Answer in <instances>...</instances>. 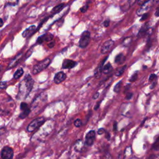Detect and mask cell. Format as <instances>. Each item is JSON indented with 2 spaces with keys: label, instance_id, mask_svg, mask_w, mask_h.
I'll use <instances>...</instances> for the list:
<instances>
[{
  "label": "cell",
  "instance_id": "cell-13",
  "mask_svg": "<svg viewBox=\"0 0 159 159\" xmlns=\"http://www.w3.org/2000/svg\"><path fill=\"white\" fill-rule=\"evenodd\" d=\"M77 65V63L72 60L65 59L62 63V69H72Z\"/></svg>",
  "mask_w": 159,
  "mask_h": 159
},
{
  "label": "cell",
  "instance_id": "cell-7",
  "mask_svg": "<svg viewBox=\"0 0 159 159\" xmlns=\"http://www.w3.org/2000/svg\"><path fill=\"white\" fill-rule=\"evenodd\" d=\"M1 155L3 159H13L14 155L13 150L10 147L6 146L2 149Z\"/></svg>",
  "mask_w": 159,
  "mask_h": 159
},
{
  "label": "cell",
  "instance_id": "cell-17",
  "mask_svg": "<svg viewBox=\"0 0 159 159\" xmlns=\"http://www.w3.org/2000/svg\"><path fill=\"white\" fill-rule=\"evenodd\" d=\"M65 4L64 3H61V4H58L57 6H55L52 10V13L53 14H55L60 13L65 7Z\"/></svg>",
  "mask_w": 159,
  "mask_h": 159
},
{
  "label": "cell",
  "instance_id": "cell-31",
  "mask_svg": "<svg viewBox=\"0 0 159 159\" xmlns=\"http://www.w3.org/2000/svg\"><path fill=\"white\" fill-rule=\"evenodd\" d=\"M156 77H157V76H156L155 74H151V75H150L149 80L150 81H152L154 80H155L156 78Z\"/></svg>",
  "mask_w": 159,
  "mask_h": 159
},
{
  "label": "cell",
  "instance_id": "cell-45",
  "mask_svg": "<svg viewBox=\"0 0 159 159\" xmlns=\"http://www.w3.org/2000/svg\"><path fill=\"white\" fill-rule=\"evenodd\" d=\"M0 21H1V24L0 25H1V27H2L3 26V19H0Z\"/></svg>",
  "mask_w": 159,
  "mask_h": 159
},
{
  "label": "cell",
  "instance_id": "cell-10",
  "mask_svg": "<svg viewBox=\"0 0 159 159\" xmlns=\"http://www.w3.org/2000/svg\"><path fill=\"white\" fill-rule=\"evenodd\" d=\"M53 39H54V36L52 34L47 33V34H43V36L39 37L37 40V43L39 44H43L44 42L52 41Z\"/></svg>",
  "mask_w": 159,
  "mask_h": 159
},
{
  "label": "cell",
  "instance_id": "cell-32",
  "mask_svg": "<svg viewBox=\"0 0 159 159\" xmlns=\"http://www.w3.org/2000/svg\"><path fill=\"white\" fill-rule=\"evenodd\" d=\"M110 19H107V20L105 21V22H103L104 26L105 28H107L109 26H110Z\"/></svg>",
  "mask_w": 159,
  "mask_h": 159
},
{
  "label": "cell",
  "instance_id": "cell-35",
  "mask_svg": "<svg viewBox=\"0 0 159 159\" xmlns=\"http://www.w3.org/2000/svg\"><path fill=\"white\" fill-rule=\"evenodd\" d=\"M55 43L54 41H50V43L48 44V47L49 48H53L54 46H55Z\"/></svg>",
  "mask_w": 159,
  "mask_h": 159
},
{
  "label": "cell",
  "instance_id": "cell-37",
  "mask_svg": "<svg viewBox=\"0 0 159 159\" xmlns=\"http://www.w3.org/2000/svg\"><path fill=\"white\" fill-rule=\"evenodd\" d=\"M103 159H112V157L111 155H110V154H109V153H106L104 157H103Z\"/></svg>",
  "mask_w": 159,
  "mask_h": 159
},
{
  "label": "cell",
  "instance_id": "cell-24",
  "mask_svg": "<svg viewBox=\"0 0 159 159\" xmlns=\"http://www.w3.org/2000/svg\"><path fill=\"white\" fill-rule=\"evenodd\" d=\"M19 3V0H7V2L6 3V6H15L17 5Z\"/></svg>",
  "mask_w": 159,
  "mask_h": 159
},
{
  "label": "cell",
  "instance_id": "cell-11",
  "mask_svg": "<svg viewBox=\"0 0 159 159\" xmlns=\"http://www.w3.org/2000/svg\"><path fill=\"white\" fill-rule=\"evenodd\" d=\"M37 29L36 26L35 25H32L30 27L28 28L26 30H25L22 34V36L24 38H29L31 37L34 33H35L36 30Z\"/></svg>",
  "mask_w": 159,
  "mask_h": 159
},
{
  "label": "cell",
  "instance_id": "cell-23",
  "mask_svg": "<svg viewBox=\"0 0 159 159\" xmlns=\"http://www.w3.org/2000/svg\"><path fill=\"white\" fill-rule=\"evenodd\" d=\"M132 42V37H125L122 42V45L124 47H129L131 43Z\"/></svg>",
  "mask_w": 159,
  "mask_h": 159
},
{
  "label": "cell",
  "instance_id": "cell-15",
  "mask_svg": "<svg viewBox=\"0 0 159 159\" xmlns=\"http://www.w3.org/2000/svg\"><path fill=\"white\" fill-rule=\"evenodd\" d=\"M22 53H20L19 54H18L17 55H16L13 59L11 60V61L10 62L9 65H8V69H12V68H14V66H16V65H17L20 60L22 58Z\"/></svg>",
  "mask_w": 159,
  "mask_h": 159
},
{
  "label": "cell",
  "instance_id": "cell-16",
  "mask_svg": "<svg viewBox=\"0 0 159 159\" xmlns=\"http://www.w3.org/2000/svg\"><path fill=\"white\" fill-rule=\"evenodd\" d=\"M83 148H84V143L81 140H78L74 144V149L78 152H81Z\"/></svg>",
  "mask_w": 159,
  "mask_h": 159
},
{
  "label": "cell",
  "instance_id": "cell-41",
  "mask_svg": "<svg viewBox=\"0 0 159 159\" xmlns=\"http://www.w3.org/2000/svg\"><path fill=\"white\" fill-rule=\"evenodd\" d=\"M155 16L156 17H159V6L157 8V10L155 13Z\"/></svg>",
  "mask_w": 159,
  "mask_h": 159
},
{
  "label": "cell",
  "instance_id": "cell-21",
  "mask_svg": "<svg viewBox=\"0 0 159 159\" xmlns=\"http://www.w3.org/2000/svg\"><path fill=\"white\" fill-rule=\"evenodd\" d=\"M24 74V70L22 69H19L17 70L16 71V72L14 74V78L16 80H18L19 78H20V77H21L22 76V75Z\"/></svg>",
  "mask_w": 159,
  "mask_h": 159
},
{
  "label": "cell",
  "instance_id": "cell-46",
  "mask_svg": "<svg viewBox=\"0 0 159 159\" xmlns=\"http://www.w3.org/2000/svg\"><path fill=\"white\" fill-rule=\"evenodd\" d=\"M154 1V3H158L159 1V0H153Z\"/></svg>",
  "mask_w": 159,
  "mask_h": 159
},
{
  "label": "cell",
  "instance_id": "cell-30",
  "mask_svg": "<svg viewBox=\"0 0 159 159\" xmlns=\"http://www.w3.org/2000/svg\"><path fill=\"white\" fill-rule=\"evenodd\" d=\"M88 8V4H86V5L83 6V7H81L80 11H81V13H85V12L87 11Z\"/></svg>",
  "mask_w": 159,
  "mask_h": 159
},
{
  "label": "cell",
  "instance_id": "cell-8",
  "mask_svg": "<svg viewBox=\"0 0 159 159\" xmlns=\"http://www.w3.org/2000/svg\"><path fill=\"white\" fill-rule=\"evenodd\" d=\"M114 44V42L111 40L109 39L105 42V43L103 44L102 48H101V53L102 54H106L110 52L111 49L113 47V46Z\"/></svg>",
  "mask_w": 159,
  "mask_h": 159
},
{
  "label": "cell",
  "instance_id": "cell-42",
  "mask_svg": "<svg viewBox=\"0 0 159 159\" xmlns=\"http://www.w3.org/2000/svg\"><path fill=\"white\" fill-rule=\"evenodd\" d=\"M99 96V93H98V92H96V93L93 95V99H98Z\"/></svg>",
  "mask_w": 159,
  "mask_h": 159
},
{
  "label": "cell",
  "instance_id": "cell-9",
  "mask_svg": "<svg viewBox=\"0 0 159 159\" xmlns=\"http://www.w3.org/2000/svg\"><path fill=\"white\" fill-rule=\"evenodd\" d=\"M96 137V132L95 131L92 130L87 133L85 137V144L88 146H91L94 144Z\"/></svg>",
  "mask_w": 159,
  "mask_h": 159
},
{
  "label": "cell",
  "instance_id": "cell-44",
  "mask_svg": "<svg viewBox=\"0 0 159 159\" xmlns=\"http://www.w3.org/2000/svg\"><path fill=\"white\" fill-rule=\"evenodd\" d=\"M114 130L116 131L117 130V122H115L114 123Z\"/></svg>",
  "mask_w": 159,
  "mask_h": 159
},
{
  "label": "cell",
  "instance_id": "cell-19",
  "mask_svg": "<svg viewBox=\"0 0 159 159\" xmlns=\"http://www.w3.org/2000/svg\"><path fill=\"white\" fill-rule=\"evenodd\" d=\"M113 70V66L110 63H107L105 65H104L103 69V73L105 74H108L111 72Z\"/></svg>",
  "mask_w": 159,
  "mask_h": 159
},
{
  "label": "cell",
  "instance_id": "cell-12",
  "mask_svg": "<svg viewBox=\"0 0 159 159\" xmlns=\"http://www.w3.org/2000/svg\"><path fill=\"white\" fill-rule=\"evenodd\" d=\"M107 57H106L105 58H104V59L99 63V64L97 66V68L96 69V70L95 71V77H96V78H99L100 77H101L102 73L103 72L104 63L106 62V60H107Z\"/></svg>",
  "mask_w": 159,
  "mask_h": 159
},
{
  "label": "cell",
  "instance_id": "cell-1",
  "mask_svg": "<svg viewBox=\"0 0 159 159\" xmlns=\"http://www.w3.org/2000/svg\"><path fill=\"white\" fill-rule=\"evenodd\" d=\"M34 80L32 78L30 75H27L25 78L20 83L19 88V93L18 99H22L29 95L34 86Z\"/></svg>",
  "mask_w": 159,
  "mask_h": 159
},
{
  "label": "cell",
  "instance_id": "cell-6",
  "mask_svg": "<svg viewBox=\"0 0 159 159\" xmlns=\"http://www.w3.org/2000/svg\"><path fill=\"white\" fill-rule=\"evenodd\" d=\"M153 4H154L153 0H149V1H148L144 4H142L136 12L137 16H141L146 14L150 9V7H152Z\"/></svg>",
  "mask_w": 159,
  "mask_h": 159
},
{
  "label": "cell",
  "instance_id": "cell-33",
  "mask_svg": "<svg viewBox=\"0 0 159 159\" xmlns=\"http://www.w3.org/2000/svg\"><path fill=\"white\" fill-rule=\"evenodd\" d=\"M148 1H149V0H138L137 3H138L139 5L142 6V4H144V3H146V2H147Z\"/></svg>",
  "mask_w": 159,
  "mask_h": 159
},
{
  "label": "cell",
  "instance_id": "cell-43",
  "mask_svg": "<svg viewBox=\"0 0 159 159\" xmlns=\"http://www.w3.org/2000/svg\"><path fill=\"white\" fill-rule=\"evenodd\" d=\"M156 84H157V83H156V82H153L152 85H151V87H150V88H151V89H153V88H154L155 87Z\"/></svg>",
  "mask_w": 159,
  "mask_h": 159
},
{
  "label": "cell",
  "instance_id": "cell-40",
  "mask_svg": "<svg viewBox=\"0 0 159 159\" xmlns=\"http://www.w3.org/2000/svg\"><path fill=\"white\" fill-rule=\"evenodd\" d=\"M132 95H133V94H132V93H128L127 94V95H126V98H126L127 99H130L132 98Z\"/></svg>",
  "mask_w": 159,
  "mask_h": 159
},
{
  "label": "cell",
  "instance_id": "cell-3",
  "mask_svg": "<svg viewBox=\"0 0 159 159\" xmlns=\"http://www.w3.org/2000/svg\"><path fill=\"white\" fill-rule=\"evenodd\" d=\"M46 119L44 117H40L33 120L29 125L27 128V130L28 132H34L37 129H39L42 125H43L45 122Z\"/></svg>",
  "mask_w": 159,
  "mask_h": 159
},
{
  "label": "cell",
  "instance_id": "cell-20",
  "mask_svg": "<svg viewBox=\"0 0 159 159\" xmlns=\"http://www.w3.org/2000/svg\"><path fill=\"white\" fill-rule=\"evenodd\" d=\"M126 68H127V65H124V66H121V67L118 68V69H117V70L115 73L116 76V77L121 76V75L124 73V72H125V70H126Z\"/></svg>",
  "mask_w": 159,
  "mask_h": 159
},
{
  "label": "cell",
  "instance_id": "cell-22",
  "mask_svg": "<svg viewBox=\"0 0 159 159\" xmlns=\"http://www.w3.org/2000/svg\"><path fill=\"white\" fill-rule=\"evenodd\" d=\"M148 29H149V28L147 26V24H146L144 26H142V28L140 29V31L138 33V37H141V36H143L146 35V32H147Z\"/></svg>",
  "mask_w": 159,
  "mask_h": 159
},
{
  "label": "cell",
  "instance_id": "cell-14",
  "mask_svg": "<svg viewBox=\"0 0 159 159\" xmlns=\"http://www.w3.org/2000/svg\"><path fill=\"white\" fill-rule=\"evenodd\" d=\"M66 77V74L65 73L63 72H59L55 75L54 81L56 84H59L65 80Z\"/></svg>",
  "mask_w": 159,
  "mask_h": 159
},
{
  "label": "cell",
  "instance_id": "cell-25",
  "mask_svg": "<svg viewBox=\"0 0 159 159\" xmlns=\"http://www.w3.org/2000/svg\"><path fill=\"white\" fill-rule=\"evenodd\" d=\"M30 113H31V109H29V110H25V111H22V112L19 115V118L21 119L26 118V117H28L29 116Z\"/></svg>",
  "mask_w": 159,
  "mask_h": 159
},
{
  "label": "cell",
  "instance_id": "cell-5",
  "mask_svg": "<svg viewBox=\"0 0 159 159\" xmlns=\"http://www.w3.org/2000/svg\"><path fill=\"white\" fill-rule=\"evenodd\" d=\"M47 94L44 93H41L38 97H37L34 99V101L33 102L31 105V108L33 110H34L36 108L39 107L38 106H39V105H41L44 104L47 102Z\"/></svg>",
  "mask_w": 159,
  "mask_h": 159
},
{
  "label": "cell",
  "instance_id": "cell-18",
  "mask_svg": "<svg viewBox=\"0 0 159 159\" xmlns=\"http://www.w3.org/2000/svg\"><path fill=\"white\" fill-rule=\"evenodd\" d=\"M125 60V57L122 54H119L115 57L114 62L116 63H122Z\"/></svg>",
  "mask_w": 159,
  "mask_h": 159
},
{
  "label": "cell",
  "instance_id": "cell-39",
  "mask_svg": "<svg viewBox=\"0 0 159 159\" xmlns=\"http://www.w3.org/2000/svg\"><path fill=\"white\" fill-rule=\"evenodd\" d=\"M136 1H137V0H129L128 3H129V5L131 6H132L134 4L136 3Z\"/></svg>",
  "mask_w": 159,
  "mask_h": 159
},
{
  "label": "cell",
  "instance_id": "cell-27",
  "mask_svg": "<svg viewBox=\"0 0 159 159\" xmlns=\"http://www.w3.org/2000/svg\"><path fill=\"white\" fill-rule=\"evenodd\" d=\"M20 107H21V111H25V110H29V106H28V105L26 103H21V106H20Z\"/></svg>",
  "mask_w": 159,
  "mask_h": 159
},
{
  "label": "cell",
  "instance_id": "cell-34",
  "mask_svg": "<svg viewBox=\"0 0 159 159\" xmlns=\"http://www.w3.org/2000/svg\"><path fill=\"white\" fill-rule=\"evenodd\" d=\"M148 17H149V14L146 13V14H144V15H142V18H141V19H140V21H142L146 20V19H147L148 18Z\"/></svg>",
  "mask_w": 159,
  "mask_h": 159
},
{
  "label": "cell",
  "instance_id": "cell-2",
  "mask_svg": "<svg viewBox=\"0 0 159 159\" xmlns=\"http://www.w3.org/2000/svg\"><path fill=\"white\" fill-rule=\"evenodd\" d=\"M51 62V60L49 58H47L46 59L40 61L34 66V67L32 69V73L34 75H36L40 73V72L43 71L50 65Z\"/></svg>",
  "mask_w": 159,
  "mask_h": 159
},
{
  "label": "cell",
  "instance_id": "cell-38",
  "mask_svg": "<svg viewBox=\"0 0 159 159\" xmlns=\"http://www.w3.org/2000/svg\"><path fill=\"white\" fill-rule=\"evenodd\" d=\"M6 87V82L2 81L1 82V85H0V87H1V89H4Z\"/></svg>",
  "mask_w": 159,
  "mask_h": 159
},
{
  "label": "cell",
  "instance_id": "cell-26",
  "mask_svg": "<svg viewBox=\"0 0 159 159\" xmlns=\"http://www.w3.org/2000/svg\"><path fill=\"white\" fill-rule=\"evenodd\" d=\"M121 85H122V81H120L115 85L114 88V91L116 92V93H118V92L119 91V90L121 89Z\"/></svg>",
  "mask_w": 159,
  "mask_h": 159
},
{
  "label": "cell",
  "instance_id": "cell-4",
  "mask_svg": "<svg viewBox=\"0 0 159 159\" xmlns=\"http://www.w3.org/2000/svg\"><path fill=\"white\" fill-rule=\"evenodd\" d=\"M90 41V32L88 31H85L83 32L80 37L79 40V47L81 49L87 47Z\"/></svg>",
  "mask_w": 159,
  "mask_h": 159
},
{
  "label": "cell",
  "instance_id": "cell-36",
  "mask_svg": "<svg viewBox=\"0 0 159 159\" xmlns=\"http://www.w3.org/2000/svg\"><path fill=\"white\" fill-rule=\"evenodd\" d=\"M105 130L104 128H100L98 131V134L99 135H102L105 133Z\"/></svg>",
  "mask_w": 159,
  "mask_h": 159
},
{
  "label": "cell",
  "instance_id": "cell-28",
  "mask_svg": "<svg viewBox=\"0 0 159 159\" xmlns=\"http://www.w3.org/2000/svg\"><path fill=\"white\" fill-rule=\"evenodd\" d=\"M74 125H75V126L77 127V128L81 127V125H82L81 120L80 119H77L74 122Z\"/></svg>",
  "mask_w": 159,
  "mask_h": 159
},
{
  "label": "cell",
  "instance_id": "cell-29",
  "mask_svg": "<svg viewBox=\"0 0 159 159\" xmlns=\"http://www.w3.org/2000/svg\"><path fill=\"white\" fill-rule=\"evenodd\" d=\"M137 77H138V75L137 73H135L131 77V79H130V81L131 82H134L135 81H136V80L137 79Z\"/></svg>",
  "mask_w": 159,
  "mask_h": 159
}]
</instances>
